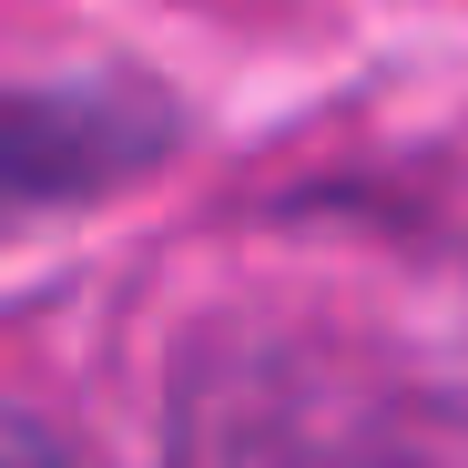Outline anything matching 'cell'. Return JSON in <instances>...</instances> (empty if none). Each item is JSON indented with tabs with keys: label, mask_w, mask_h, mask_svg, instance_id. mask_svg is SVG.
<instances>
[{
	"label": "cell",
	"mask_w": 468,
	"mask_h": 468,
	"mask_svg": "<svg viewBox=\"0 0 468 468\" xmlns=\"http://www.w3.org/2000/svg\"><path fill=\"white\" fill-rule=\"evenodd\" d=\"M174 102L122 82V71H71V82H11L0 92V245L92 214L122 184H143L174 153Z\"/></svg>",
	"instance_id": "6da1fadb"
},
{
	"label": "cell",
	"mask_w": 468,
	"mask_h": 468,
	"mask_svg": "<svg viewBox=\"0 0 468 468\" xmlns=\"http://www.w3.org/2000/svg\"><path fill=\"white\" fill-rule=\"evenodd\" d=\"M0 468H71V448H61L31 408H0Z\"/></svg>",
	"instance_id": "7a4b0ae2"
}]
</instances>
